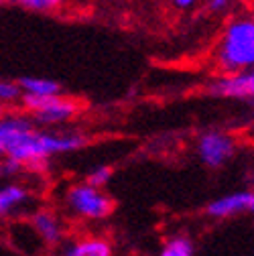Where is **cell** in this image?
I'll use <instances>...</instances> for the list:
<instances>
[{
  "label": "cell",
  "instance_id": "cell-14",
  "mask_svg": "<svg viewBox=\"0 0 254 256\" xmlns=\"http://www.w3.org/2000/svg\"><path fill=\"white\" fill-rule=\"evenodd\" d=\"M161 256H194V244L189 238L179 236L167 242V246L163 248Z\"/></svg>",
  "mask_w": 254,
  "mask_h": 256
},
{
  "label": "cell",
  "instance_id": "cell-6",
  "mask_svg": "<svg viewBox=\"0 0 254 256\" xmlns=\"http://www.w3.org/2000/svg\"><path fill=\"white\" fill-rule=\"evenodd\" d=\"M236 146L234 140L224 134V132H218V130H210L204 132L198 140V152L200 158L208 165V167H222L226 161H230V156L234 154Z\"/></svg>",
  "mask_w": 254,
  "mask_h": 256
},
{
  "label": "cell",
  "instance_id": "cell-15",
  "mask_svg": "<svg viewBox=\"0 0 254 256\" xmlns=\"http://www.w3.org/2000/svg\"><path fill=\"white\" fill-rule=\"evenodd\" d=\"M22 98V90L18 82L0 80V104H12Z\"/></svg>",
  "mask_w": 254,
  "mask_h": 256
},
{
  "label": "cell",
  "instance_id": "cell-9",
  "mask_svg": "<svg viewBox=\"0 0 254 256\" xmlns=\"http://www.w3.org/2000/svg\"><path fill=\"white\" fill-rule=\"evenodd\" d=\"M33 226H35L37 234H39L45 242H49V244H53V242H57V240L61 238V226H59V222H57V218H55L53 214H49V212H39V214H35V216H33Z\"/></svg>",
  "mask_w": 254,
  "mask_h": 256
},
{
  "label": "cell",
  "instance_id": "cell-1",
  "mask_svg": "<svg viewBox=\"0 0 254 256\" xmlns=\"http://www.w3.org/2000/svg\"><path fill=\"white\" fill-rule=\"evenodd\" d=\"M214 61L224 76L254 68V14L228 18L218 37Z\"/></svg>",
  "mask_w": 254,
  "mask_h": 256
},
{
  "label": "cell",
  "instance_id": "cell-18",
  "mask_svg": "<svg viewBox=\"0 0 254 256\" xmlns=\"http://www.w3.org/2000/svg\"><path fill=\"white\" fill-rule=\"evenodd\" d=\"M112 177V171L108 167H98V169H94L92 175L88 177V183L94 185V187H104Z\"/></svg>",
  "mask_w": 254,
  "mask_h": 256
},
{
  "label": "cell",
  "instance_id": "cell-7",
  "mask_svg": "<svg viewBox=\"0 0 254 256\" xmlns=\"http://www.w3.org/2000/svg\"><path fill=\"white\" fill-rule=\"evenodd\" d=\"M246 212L254 214V194H250V191H240L234 196L220 198L208 206V214L212 218H228Z\"/></svg>",
  "mask_w": 254,
  "mask_h": 256
},
{
  "label": "cell",
  "instance_id": "cell-20",
  "mask_svg": "<svg viewBox=\"0 0 254 256\" xmlns=\"http://www.w3.org/2000/svg\"><path fill=\"white\" fill-rule=\"evenodd\" d=\"M0 2H12V0H0Z\"/></svg>",
  "mask_w": 254,
  "mask_h": 256
},
{
  "label": "cell",
  "instance_id": "cell-3",
  "mask_svg": "<svg viewBox=\"0 0 254 256\" xmlns=\"http://www.w3.org/2000/svg\"><path fill=\"white\" fill-rule=\"evenodd\" d=\"M30 114H33V122L41 126H57L66 124L78 114V104L63 96H51V98H41V100H24L22 102Z\"/></svg>",
  "mask_w": 254,
  "mask_h": 256
},
{
  "label": "cell",
  "instance_id": "cell-11",
  "mask_svg": "<svg viewBox=\"0 0 254 256\" xmlns=\"http://www.w3.org/2000/svg\"><path fill=\"white\" fill-rule=\"evenodd\" d=\"M68 256H110V246L104 240H84L68 248Z\"/></svg>",
  "mask_w": 254,
  "mask_h": 256
},
{
  "label": "cell",
  "instance_id": "cell-12",
  "mask_svg": "<svg viewBox=\"0 0 254 256\" xmlns=\"http://www.w3.org/2000/svg\"><path fill=\"white\" fill-rule=\"evenodd\" d=\"M26 200V191L18 185H6L0 187V216L10 214L16 206H20Z\"/></svg>",
  "mask_w": 254,
  "mask_h": 256
},
{
  "label": "cell",
  "instance_id": "cell-19",
  "mask_svg": "<svg viewBox=\"0 0 254 256\" xmlns=\"http://www.w3.org/2000/svg\"><path fill=\"white\" fill-rule=\"evenodd\" d=\"M104 2H118V0H104Z\"/></svg>",
  "mask_w": 254,
  "mask_h": 256
},
{
  "label": "cell",
  "instance_id": "cell-4",
  "mask_svg": "<svg viewBox=\"0 0 254 256\" xmlns=\"http://www.w3.org/2000/svg\"><path fill=\"white\" fill-rule=\"evenodd\" d=\"M68 204L76 214H80L84 218H92V220L106 218L112 212L110 198L106 194H102L100 187H94L90 183L72 187L68 194Z\"/></svg>",
  "mask_w": 254,
  "mask_h": 256
},
{
  "label": "cell",
  "instance_id": "cell-21",
  "mask_svg": "<svg viewBox=\"0 0 254 256\" xmlns=\"http://www.w3.org/2000/svg\"><path fill=\"white\" fill-rule=\"evenodd\" d=\"M0 110H2V104H0Z\"/></svg>",
  "mask_w": 254,
  "mask_h": 256
},
{
  "label": "cell",
  "instance_id": "cell-2",
  "mask_svg": "<svg viewBox=\"0 0 254 256\" xmlns=\"http://www.w3.org/2000/svg\"><path fill=\"white\" fill-rule=\"evenodd\" d=\"M84 144V138L78 134H57V132H41L35 130L33 124L18 130L10 140L4 156L24 165V163H39L53 154L70 152Z\"/></svg>",
  "mask_w": 254,
  "mask_h": 256
},
{
  "label": "cell",
  "instance_id": "cell-13",
  "mask_svg": "<svg viewBox=\"0 0 254 256\" xmlns=\"http://www.w3.org/2000/svg\"><path fill=\"white\" fill-rule=\"evenodd\" d=\"M24 10L39 12V14H55L68 6L70 0H14Z\"/></svg>",
  "mask_w": 254,
  "mask_h": 256
},
{
  "label": "cell",
  "instance_id": "cell-10",
  "mask_svg": "<svg viewBox=\"0 0 254 256\" xmlns=\"http://www.w3.org/2000/svg\"><path fill=\"white\" fill-rule=\"evenodd\" d=\"M28 124H33V120L28 118H20V116H8V118H0V156H2L10 144V140L14 138V134L22 128H26Z\"/></svg>",
  "mask_w": 254,
  "mask_h": 256
},
{
  "label": "cell",
  "instance_id": "cell-17",
  "mask_svg": "<svg viewBox=\"0 0 254 256\" xmlns=\"http://www.w3.org/2000/svg\"><path fill=\"white\" fill-rule=\"evenodd\" d=\"M163 2L175 12H194L204 4V0H163Z\"/></svg>",
  "mask_w": 254,
  "mask_h": 256
},
{
  "label": "cell",
  "instance_id": "cell-5",
  "mask_svg": "<svg viewBox=\"0 0 254 256\" xmlns=\"http://www.w3.org/2000/svg\"><path fill=\"white\" fill-rule=\"evenodd\" d=\"M210 94L218 98H234L244 102H254V68L228 74L210 86Z\"/></svg>",
  "mask_w": 254,
  "mask_h": 256
},
{
  "label": "cell",
  "instance_id": "cell-16",
  "mask_svg": "<svg viewBox=\"0 0 254 256\" xmlns=\"http://www.w3.org/2000/svg\"><path fill=\"white\" fill-rule=\"evenodd\" d=\"M234 4H236V0H204L202 6L206 8V12L214 14V16H222V14L232 12Z\"/></svg>",
  "mask_w": 254,
  "mask_h": 256
},
{
  "label": "cell",
  "instance_id": "cell-8",
  "mask_svg": "<svg viewBox=\"0 0 254 256\" xmlns=\"http://www.w3.org/2000/svg\"><path fill=\"white\" fill-rule=\"evenodd\" d=\"M22 90V102L24 100H41V98H51V96L61 94V86L55 80L49 78H35V76H26L18 82Z\"/></svg>",
  "mask_w": 254,
  "mask_h": 256
}]
</instances>
